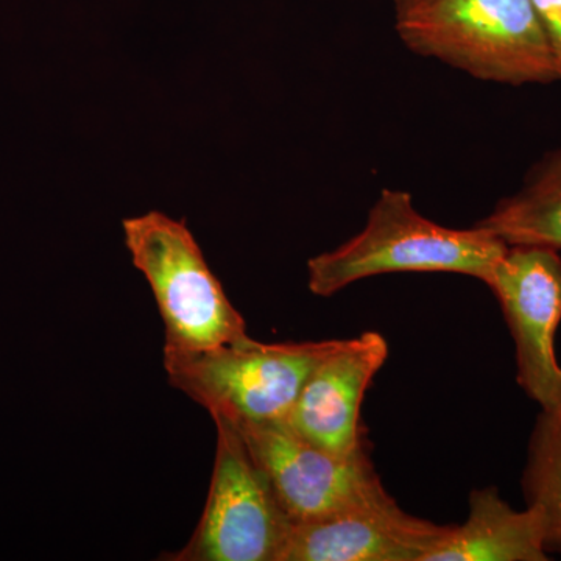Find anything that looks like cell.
I'll return each mask as SVG.
<instances>
[{
    "mask_svg": "<svg viewBox=\"0 0 561 561\" xmlns=\"http://www.w3.org/2000/svg\"><path fill=\"white\" fill-rule=\"evenodd\" d=\"M507 249L479 225L443 227L416 210L409 192L383 190L359 234L309 261V289L331 297L356 280L401 272L459 273L483 283Z\"/></svg>",
    "mask_w": 561,
    "mask_h": 561,
    "instance_id": "cell-1",
    "label": "cell"
},
{
    "mask_svg": "<svg viewBox=\"0 0 561 561\" xmlns=\"http://www.w3.org/2000/svg\"><path fill=\"white\" fill-rule=\"evenodd\" d=\"M397 31L409 49L476 79L513 87L560 80L531 0H427L398 16Z\"/></svg>",
    "mask_w": 561,
    "mask_h": 561,
    "instance_id": "cell-2",
    "label": "cell"
},
{
    "mask_svg": "<svg viewBox=\"0 0 561 561\" xmlns=\"http://www.w3.org/2000/svg\"><path fill=\"white\" fill-rule=\"evenodd\" d=\"M337 342L262 343L249 335L209 350L164 346V368L169 382L209 415L284 423L313 368Z\"/></svg>",
    "mask_w": 561,
    "mask_h": 561,
    "instance_id": "cell-3",
    "label": "cell"
},
{
    "mask_svg": "<svg viewBox=\"0 0 561 561\" xmlns=\"http://www.w3.org/2000/svg\"><path fill=\"white\" fill-rule=\"evenodd\" d=\"M122 225L133 264L164 321L165 348L209 350L249 337L245 320L184 221L151 210Z\"/></svg>",
    "mask_w": 561,
    "mask_h": 561,
    "instance_id": "cell-4",
    "label": "cell"
},
{
    "mask_svg": "<svg viewBox=\"0 0 561 561\" xmlns=\"http://www.w3.org/2000/svg\"><path fill=\"white\" fill-rule=\"evenodd\" d=\"M205 511L190 542L172 561H280L294 523L242 435L224 415Z\"/></svg>",
    "mask_w": 561,
    "mask_h": 561,
    "instance_id": "cell-5",
    "label": "cell"
},
{
    "mask_svg": "<svg viewBox=\"0 0 561 561\" xmlns=\"http://www.w3.org/2000/svg\"><path fill=\"white\" fill-rule=\"evenodd\" d=\"M230 421L294 524L328 518L389 494L367 449L339 456L306 442L283 421Z\"/></svg>",
    "mask_w": 561,
    "mask_h": 561,
    "instance_id": "cell-6",
    "label": "cell"
},
{
    "mask_svg": "<svg viewBox=\"0 0 561 561\" xmlns=\"http://www.w3.org/2000/svg\"><path fill=\"white\" fill-rule=\"evenodd\" d=\"M515 342L516 379L541 409L561 401L556 334L561 321L560 251L511 245L483 280Z\"/></svg>",
    "mask_w": 561,
    "mask_h": 561,
    "instance_id": "cell-7",
    "label": "cell"
},
{
    "mask_svg": "<svg viewBox=\"0 0 561 561\" xmlns=\"http://www.w3.org/2000/svg\"><path fill=\"white\" fill-rule=\"evenodd\" d=\"M387 357L389 343L379 332L339 341L313 368L284 423L324 451L350 456L367 449L362 402Z\"/></svg>",
    "mask_w": 561,
    "mask_h": 561,
    "instance_id": "cell-8",
    "label": "cell"
},
{
    "mask_svg": "<svg viewBox=\"0 0 561 561\" xmlns=\"http://www.w3.org/2000/svg\"><path fill=\"white\" fill-rule=\"evenodd\" d=\"M451 527L409 515L387 494L328 518L294 524L280 561H426Z\"/></svg>",
    "mask_w": 561,
    "mask_h": 561,
    "instance_id": "cell-9",
    "label": "cell"
},
{
    "mask_svg": "<svg viewBox=\"0 0 561 561\" xmlns=\"http://www.w3.org/2000/svg\"><path fill=\"white\" fill-rule=\"evenodd\" d=\"M548 527L535 507L515 511L494 486L472 490L470 513L426 561H546Z\"/></svg>",
    "mask_w": 561,
    "mask_h": 561,
    "instance_id": "cell-10",
    "label": "cell"
},
{
    "mask_svg": "<svg viewBox=\"0 0 561 561\" xmlns=\"http://www.w3.org/2000/svg\"><path fill=\"white\" fill-rule=\"evenodd\" d=\"M479 227L511 245L561 251V146L546 154L511 197L497 203Z\"/></svg>",
    "mask_w": 561,
    "mask_h": 561,
    "instance_id": "cell-11",
    "label": "cell"
},
{
    "mask_svg": "<svg viewBox=\"0 0 561 561\" xmlns=\"http://www.w3.org/2000/svg\"><path fill=\"white\" fill-rule=\"evenodd\" d=\"M522 485L527 507L545 516L549 553H561V401L535 421Z\"/></svg>",
    "mask_w": 561,
    "mask_h": 561,
    "instance_id": "cell-12",
    "label": "cell"
},
{
    "mask_svg": "<svg viewBox=\"0 0 561 561\" xmlns=\"http://www.w3.org/2000/svg\"><path fill=\"white\" fill-rule=\"evenodd\" d=\"M531 2L545 25L561 80V0H531Z\"/></svg>",
    "mask_w": 561,
    "mask_h": 561,
    "instance_id": "cell-13",
    "label": "cell"
},
{
    "mask_svg": "<svg viewBox=\"0 0 561 561\" xmlns=\"http://www.w3.org/2000/svg\"><path fill=\"white\" fill-rule=\"evenodd\" d=\"M394 7H397L398 16L409 13V11L416 9V7L423 5L427 0H393Z\"/></svg>",
    "mask_w": 561,
    "mask_h": 561,
    "instance_id": "cell-14",
    "label": "cell"
}]
</instances>
